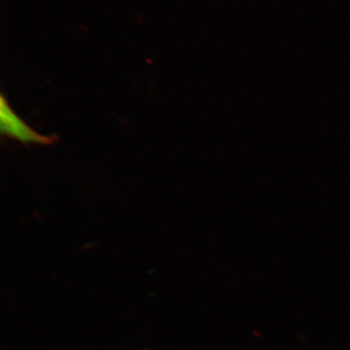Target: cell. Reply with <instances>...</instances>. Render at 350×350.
<instances>
[{
	"label": "cell",
	"instance_id": "1",
	"mask_svg": "<svg viewBox=\"0 0 350 350\" xmlns=\"http://www.w3.org/2000/svg\"><path fill=\"white\" fill-rule=\"evenodd\" d=\"M0 116H1V133L7 137L18 139L22 143L51 144H53L55 137H45L36 133L26 124L16 113L12 111L8 100L1 96L0 102Z\"/></svg>",
	"mask_w": 350,
	"mask_h": 350
}]
</instances>
